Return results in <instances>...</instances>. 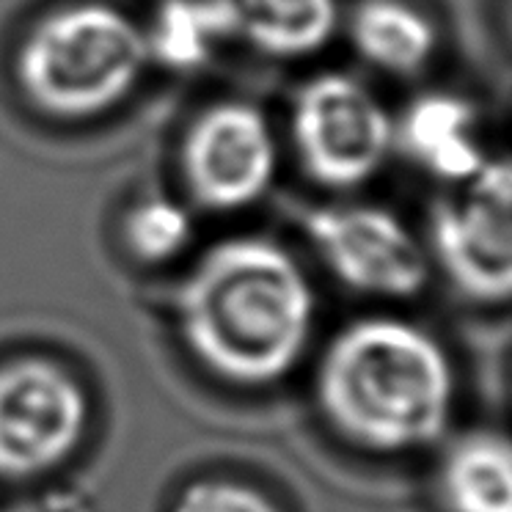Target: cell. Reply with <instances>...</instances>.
Instances as JSON below:
<instances>
[{"mask_svg": "<svg viewBox=\"0 0 512 512\" xmlns=\"http://www.w3.org/2000/svg\"><path fill=\"white\" fill-rule=\"evenodd\" d=\"M196 221L182 201L171 196H146L124 212V248L144 265H166L193 240Z\"/></svg>", "mask_w": 512, "mask_h": 512, "instance_id": "14", "label": "cell"}, {"mask_svg": "<svg viewBox=\"0 0 512 512\" xmlns=\"http://www.w3.org/2000/svg\"><path fill=\"white\" fill-rule=\"evenodd\" d=\"M212 6L226 42L276 61L323 53L339 28V0H212Z\"/></svg>", "mask_w": 512, "mask_h": 512, "instance_id": "9", "label": "cell"}, {"mask_svg": "<svg viewBox=\"0 0 512 512\" xmlns=\"http://www.w3.org/2000/svg\"><path fill=\"white\" fill-rule=\"evenodd\" d=\"M510 31H512V3H510Z\"/></svg>", "mask_w": 512, "mask_h": 512, "instance_id": "16", "label": "cell"}, {"mask_svg": "<svg viewBox=\"0 0 512 512\" xmlns=\"http://www.w3.org/2000/svg\"><path fill=\"white\" fill-rule=\"evenodd\" d=\"M347 36L369 67L394 78L419 75L438 50L433 20L408 0H358Z\"/></svg>", "mask_w": 512, "mask_h": 512, "instance_id": "11", "label": "cell"}, {"mask_svg": "<svg viewBox=\"0 0 512 512\" xmlns=\"http://www.w3.org/2000/svg\"><path fill=\"white\" fill-rule=\"evenodd\" d=\"M438 488L449 512H512V438L490 430L457 438Z\"/></svg>", "mask_w": 512, "mask_h": 512, "instance_id": "12", "label": "cell"}, {"mask_svg": "<svg viewBox=\"0 0 512 512\" xmlns=\"http://www.w3.org/2000/svg\"><path fill=\"white\" fill-rule=\"evenodd\" d=\"M303 232L320 262L347 290L405 301L427 284V248L386 207L361 201L323 204L303 215Z\"/></svg>", "mask_w": 512, "mask_h": 512, "instance_id": "8", "label": "cell"}, {"mask_svg": "<svg viewBox=\"0 0 512 512\" xmlns=\"http://www.w3.org/2000/svg\"><path fill=\"white\" fill-rule=\"evenodd\" d=\"M394 144H400L419 166L463 185L488 163L474 135V108L455 94L433 91L422 94L394 124Z\"/></svg>", "mask_w": 512, "mask_h": 512, "instance_id": "10", "label": "cell"}, {"mask_svg": "<svg viewBox=\"0 0 512 512\" xmlns=\"http://www.w3.org/2000/svg\"><path fill=\"white\" fill-rule=\"evenodd\" d=\"M144 36L149 61L171 72L207 67L226 42L212 0H160Z\"/></svg>", "mask_w": 512, "mask_h": 512, "instance_id": "13", "label": "cell"}, {"mask_svg": "<svg viewBox=\"0 0 512 512\" xmlns=\"http://www.w3.org/2000/svg\"><path fill=\"white\" fill-rule=\"evenodd\" d=\"M430 248L466 298L512 301V160H488L455 196L435 204Z\"/></svg>", "mask_w": 512, "mask_h": 512, "instance_id": "6", "label": "cell"}, {"mask_svg": "<svg viewBox=\"0 0 512 512\" xmlns=\"http://www.w3.org/2000/svg\"><path fill=\"white\" fill-rule=\"evenodd\" d=\"M89 427V397L42 356L0 364V479H31L67 460Z\"/></svg>", "mask_w": 512, "mask_h": 512, "instance_id": "7", "label": "cell"}, {"mask_svg": "<svg viewBox=\"0 0 512 512\" xmlns=\"http://www.w3.org/2000/svg\"><path fill=\"white\" fill-rule=\"evenodd\" d=\"M279 168V144L259 105L218 100L201 108L179 141L188 199L207 212H240L262 199Z\"/></svg>", "mask_w": 512, "mask_h": 512, "instance_id": "5", "label": "cell"}, {"mask_svg": "<svg viewBox=\"0 0 512 512\" xmlns=\"http://www.w3.org/2000/svg\"><path fill=\"white\" fill-rule=\"evenodd\" d=\"M317 400L350 444L413 452L435 444L455 411V369L433 334L400 317H364L328 342Z\"/></svg>", "mask_w": 512, "mask_h": 512, "instance_id": "2", "label": "cell"}, {"mask_svg": "<svg viewBox=\"0 0 512 512\" xmlns=\"http://www.w3.org/2000/svg\"><path fill=\"white\" fill-rule=\"evenodd\" d=\"M149 67L144 28L105 0H75L42 14L14 50L23 100L56 122L113 111Z\"/></svg>", "mask_w": 512, "mask_h": 512, "instance_id": "3", "label": "cell"}, {"mask_svg": "<svg viewBox=\"0 0 512 512\" xmlns=\"http://www.w3.org/2000/svg\"><path fill=\"white\" fill-rule=\"evenodd\" d=\"M174 512H281L262 490L232 479H201L182 490Z\"/></svg>", "mask_w": 512, "mask_h": 512, "instance_id": "15", "label": "cell"}, {"mask_svg": "<svg viewBox=\"0 0 512 512\" xmlns=\"http://www.w3.org/2000/svg\"><path fill=\"white\" fill-rule=\"evenodd\" d=\"M303 174L347 193L378 177L394 149V119L375 91L347 72H320L303 83L290 113Z\"/></svg>", "mask_w": 512, "mask_h": 512, "instance_id": "4", "label": "cell"}, {"mask_svg": "<svg viewBox=\"0 0 512 512\" xmlns=\"http://www.w3.org/2000/svg\"><path fill=\"white\" fill-rule=\"evenodd\" d=\"M174 309L182 342L207 372L234 386H268L306 353L317 301L284 245L237 234L193 262Z\"/></svg>", "mask_w": 512, "mask_h": 512, "instance_id": "1", "label": "cell"}]
</instances>
